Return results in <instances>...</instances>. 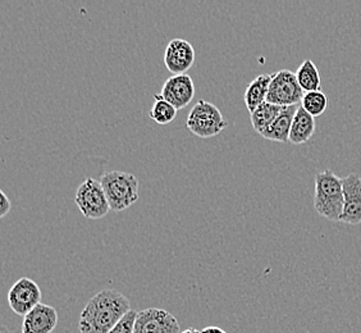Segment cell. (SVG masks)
Masks as SVG:
<instances>
[{
  "mask_svg": "<svg viewBox=\"0 0 361 333\" xmlns=\"http://www.w3.org/2000/svg\"><path fill=\"white\" fill-rule=\"evenodd\" d=\"M202 333H227L222 328H219V327L210 326L207 327V328H204L202 329Z\"/></svg>",
  "mask_w": 361,
  "mask_h": 333,
  "instance_id": "cell-22",
  "label": "cell"
},
{
  "mask_svg": "<svg viewBox=\"0 0 361 333\" xmlns=\"http://www.w3.org/2000/svg\"><path fill=\"white\" fill-rule=\"evenodd\" d=\"M227 119L216 105L200 99L188 113L186 127L200 139L218 136L227 127Z\"/></svg>",
  "mask_w": 361,
  "mask_h": 333,
  "instance_id": "cell-4",
  "label": "cell"
},
{
  "mask_svg": "<svg viewBox=\"0 0 361 333\" xmlns=\"http://www.w3.org/2000/svg\"><path fill=\"white\" fill-rule=\"evenodd\" d=\"M301 107L310 116H313L314 119L320 117L326 111V107H328V99H326V94L322 92V90L305 92L304 99L301 102Z\"/></svg>",
  "mask_w": 361,
  "mask_h": 333,
  "instance_id": "cell-19",
  "label": "cell"
},
{
  "mask_svg": "<svg viewBox=\"0 0 361 333\" xmlns=\"http://www.w3.org/2000/svg\"><path fill=\"white\" fill-rule=\"evenodd\" d=\"M11 209H12V202L8 199L7 195L4 194V191H0V218L7 217Z\"/></svg>",
  "mask_w": 361,
  "mask_h": 333,
  "instance_id": "cell-21",
  "label": "cell"
},
{
  "mask_svg": "<svg viewBox=\"0 0 361 333\" xmlns=\"http://www.w3.org/2000/svg\"><path fill=\"white\" fill-rule=\"evenodd\" d=\"M100 182L113 212H123L139 200V180L135 174L121 171L104 172Z\"/></svg>",
  "mask_w": 361,
  "mask_h": 333,
  "instance_id": "cell-3",
  "label": "cell"
},
{
  "mask_svg": "<svg viewBox=\"0 0 361 333\" xmlns=\"http://www.w3.org/2000/svg\"><path fill=\"white\" fill-rule=\"evenodd\" d=\"M305 92L301 89L295 72L281 70L271 77V86L268 91L267 102L279 107L300 105Z\"/></svg>",
  "mask_w": 361,
  "mask_h": 333,
  "instance_id": "cell-6",
  "label": "cell"
},
{
  "mask_svg": "<svg viewBox=\"0 0 361 333\" xmlns=\"http://www.w3.org/2000/svg\"><path fill=\"white\" fill-rule=\"evenodd\" d=\"M154 100H155V103L149 111V117L153 119L155 123L160 126L172 123L177 117L178 109H176L173 105L168 103L167 100H164L160 94L154 95Z\"/></svg>",
  "mask_w": 361,
  "mask_h": 333,
  "instance_id": "cell-18",
  "label": "cell"
},
{
  "mask_svg": "<svg viewBox=\"0 0 361 333\" xmlns=\"http://www.w3.org/2000/svg\"><path fill=\"white\" fill-rule=\"evenodd\" d=\"M283 108L285 107L271 104V103H268V102L259 105L255 111L250 113L252 128L260 135L268 126L271 125L274 119H277L279 113L283 111Z\"/></svg>",
  "mask_w": 361,
  "mask_h": 333,
  "instance_id": "cell-17",
  "label": "cell"
},
{
  "mask_svg": "<svg viewBox=\"0 0 361 333\" xmlns=\"http://www.w3.org/2000/svg\"><path fill=\"white\" fill-rule=\"evenodd\" d=\"M345 207L340 222L356 226L361 223V177L350 174L342 178Z\"/></svg>",
  "mask_w": 361,
  "mask_h": 333,
  "instance_id": "cell-11",
  "label": "cell"
},
{
  "mask_svg": "<svg viewBox=\"0 0 361 333\" xmlns=\"http://www.w3.org/2000/svg\"><path fill=\"white\" fill-rule=\"evenodd\" d=\"M58 325L56 308L39 304L23 317L22 333H53Z\"/></svg>",
  "mask_w": 361,
  "mask_h": 333,
  "instance_id": "cell-12",
  "label": "cell"
},
{
  "mask_svg": "<svg viewBox=\"0 0 361 333\" xmlns=\"http://www.w3.org/2000/svg\"><path fill=\"white\" fill-rule=\"evenodd\" d=\"M42 289L31 278L22 277L8 291V304L17 315L25 317L42 304Z\"/></svg>",
  "mask_w": 361,
  "mask_h": 333,
  "instance_id": "cell-7",
  "label": "cell"
},
{
  "mask_svg": "<svg viewBox=\"0 0 361 333\" xmlns=\"http://www.w3.org/2000/svg\"><path fill=\"white\" fill-rule=\"evenodd\" d=\"M271 77H273V75H267V73L259 75L246 87L243 100H245L246 108L249 109L250 113L255 111L259 105H262L267 102Z\"/></svg>",
  "mask_w": 361,
  "mask_h": 333,
  "instance_id": "cell-15",
  "label": "cell"
},
{
  "mask_svg": "<svg viewBox=\"0 0 361 333\" xmlns=\"http://www.w3.org/2000/svg\"><path fill=\"white\" fill-rule=\"evenodd\" d=\"M75 202L87 219H100L111 212L102 182L94 178H86L78 186Z\"/></svg>",
  "mask_w": 361,
  "mask_h": 333,
  "instance_id": "cell-5",
  "label": "cell"
},
{
  "mask_svg": "<svg viewBox=\"0 0 361 333\" xmlns=\"http://www.w3.org/2000/svg\"><path fill=\"white\" fill-rule=\"evenodd\" d=\"M180 333H202V331H197V329L194 328V327H190V328L185 329V331H182Z\"/></svg>",
  "mask_w": 361,
  "mask_h": 333,
  "instance_id": "cell-23",
  "label": "cell"
},
{
  "mask_svg": "<svg viewBox=\"0 0 361 333\" xmlns=\"http://www.w3.org/2000/svg\"><path fill=\"white\" fill-rule=\"evenodd\" d=\"M133 333H180V327L173 314L159 308H147L137 312Z\"/></svg>",
  "mask_w": 361,
  "mask_h": 333,
  "instance_id": "cell-8",
  "label": "cell"
},
{
  "mask_svg": "<svg viewBox=\"0 0 361 333\" xmlns=\"http://www.w3.org/2000/svg\"><path fill=\"white\" fill-rule=\"evenodd\" d=\"M314 131H315V119L300 105L292 122L290 143L293 145L305 144L313 138Z\"/></svg>",
  "mask_w": 361,
  "mask_h": 333,
  "instance_id": "cell-14",
  "label": "cell"
},
{
  "mask_svg": "<svg viewBox=\"0 0 361 333\" xmlns=\"http://www.w3.org/2000/svg\"><path fill=\"white\" fill-rule=\"evenodd\" d=\"M1 333H8L7 331H6V329H3V331H1Z\"/></svg>",
  "mask_w": 361,
  "mask_h": 333,
  "instance_id": "cell-24",
  "label": "cell"
},
{
  "mask_svg": "<svg viewBox=\"0 0 361 333\" xmlns=\"http://www.w3.org/2000/svg\"><path fill=\"white\" fill-rule=\"evenodd\" d=\"M195 63V49L185 39H173L164 52V64L173 75H186Z\"/></svg>",
  "mask_w": 361,
  "mask_h": 333,
  "instance_id": "cell-10",
  "label": "cell"
},
{
  "mask_svg": "<svg viewBox=\"0 0 361 333\" xmlns=\"http://www.w3.org/2000/svg\"><path fill=\"white\" fill-rule=\"evenodd\" d=\"M295 75L304 92L320 90L322 77L318 67L314 64L312 59H305L295 72Z\"/></svg>",
  "mask_w": 361,
  "mask_h": 333,
  "instance_id": "cell-16",
  "label": "cell"
},
{
  "mask_svg": "<svg viewBox=\"0 0 361 333\" xmlns=\"http://www.w3.org/2000/svg\"><path fill=\"white\" fill-rule=\"evenodd\" d=\"M160 95L173 105L176 109L186 108L195 97V83L192 77L186 75H173L163 85Z\"/></svg>",
  "mask_w": 361,
  "mask_h": 333,
  "instance_id": "cell-9",
  "label": "cell"
},
{
  "mask_svg": "<svg viewBox=\"0 0 361 333\" xmlns=\"http://www.w3.org/2000/svg\"><path fill=\"white\" fill-rule=\"evenodd\" d=\"M136 315H137V312H135V310H131L128 314H126L125 318L121 320L109 333H133Z\"/></svg>",
  "mask_w": 361,
  "mask_h": 333,
  "instance_id": "cell-20",
  "label": "cell"
},
{
  "mask_svg": "<svg viewBox=\"0 0 361 333\" xmlns=\"http://www.w3.org/2000/svg\"><path fill=\"white\" fill-rule=\"evenodd\" d=\"M300 105L285 107L283 111L279 113L277 119L271 122V125L260 133L262 138L269 141H277L286 144L290 141V132H291L292 122L295 119V114L299 109Z\"/></svg>",
  "mask_w": 361,
  "mask_h": 333,
  "instance_id": "cell-13",
  "label": "cell"
},
{
  "mask_svg": "<svg viewBox=\"0 0 361 333\" xmlns=\"http://www.w3.org/2000/svg\"><path fill=\"white\" fill-rule=\"evenodd\" d=\"M314 207L318 214L332 222H340L345 207L342 178L332 169H326L315 176Z\"/></svg>",
  "mask_w": 361,
  "mask_h": 333,
  "instance_id": "cell-2",
  "label": "cell"
},
{
  "mask_svg": "<svg viewBox=\"0 0 361 333\" xmlns=\"http://www.w3.org/2000/svg\"><path fill=\"white\" fill-rule=\"evenodd\" d=\"M131 310V303L123 293L104 289L85 306L78 329L80 333H109Z\"/></svg>",
  "mask_w": 361,
  "mask_h": 333,
  "instance_id": "cell-1",
  "label": "cell"
}]
</instances>
